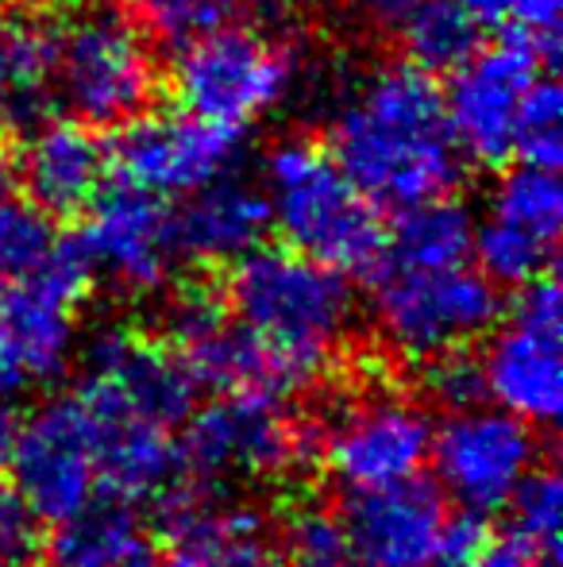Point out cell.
I'll use <instances>...</instances> for the list:
<instances>
[{
	"instance_id": "obj_30",
	"label": "cell",
	"mask_w": 563,
	"mask_h": 567,
	"mask_svg": "<svg viewBox=\"0 0 563 567\" xmlns=\"http://www.w3.org/2000/svg\"><path fill=\"white\" fill-rule=\"evenodd\" d=\"M54 247V225L35 202L15 197L12 189L0 194V282L35 270Z\"/></svg>"
},
{
	"instance_id": "obj_29",
	"label": "cell",
	"mask_w": 563,
	"mask_h": 567,
	"mask_svg": "<svg viewBox=\"0 0 563 567\" xmlns=\"http://www.w3.org/2000/svg\"><path fill=\"white\" fill-rule=\"evenodd\" d=\"M285 567H352L344 517L324 502H298L282 522Z\"/></svg>"
},
{
	"instance_id": "obj_40",
	"label": "cell",
	"mask_w": 563,
	"mask_h": 567,
	"mask_svg": "<svg viewBox=\"0 0 563 567\" xmlns=\"http://www.w3.org/2000/svg\"><path fill=\"white\" fill-rule=\"evenodd\" d=\"M12 178H15V166H12V158L0 151V194H8L12 189Z\"/></svg>"
},
{
	"instance_id": "obj_4",
	"label": "cell",
	"mask_w": 563,
	"mask_h": 567,
	"mask_svg": "<svg viewBox=\"0 0 563 567\" xmlns=\"http://www.w3.org/2000/svg\"><path fill=\"white\" fill-rule=\"evenodd\" d=\"M46 90L90 127H121L147 113L158 70L143 28L113 4L74 8L51 28Z\"/></svg>"
},
{
	"instance_id": "obj_20",
	"label": "cell",
	"mask_w": 563,
	"mask_h": 567,
	"mask_svg": "<svg viewBox=\"0 0 563 567\" xmlns=\"http://www.w3.org/2000/svg\"><path fill=\"white\" fill-rule=\"evenodd\" d=\"M340 517L352 567H428L448 525V502L440 486L414 475L352 494Z\"/></svg>"
},
{
	"instance_id": "obj_8",
	"label": "cell",
	"mask_w": 563,
	"mask_h": 567,
	"mask_svg": "<svg viewBox=\"0 0 563 567\" xmlns=\"http://www.w3.org/2000/svg\"><path fill=\"white\" fill-rule=\"evenodd\" d=\"M186 421L178 441L181 471L209 486L225 478H282L316 444L285 413V398L271 394H225Z\"/></svg>"
},
{
	"instance_id": "obj_38",
	"label": "cell",
	"mask_w": 563,
	"mask_h": 567,
	"mask_svg": "<svg viewBox=\"0 0 563 567\" xmlns=\"http://www.w3.org/2000/svg\"><path fill=\"white\" fill-rule=\"evenodd\" d=\"M421 4L425 0H359V8L371 16V20L383 23V28H394V31H398Z\"/></svg>"
},
{
	"instance_id": "obj_35",
	"label": "cell",
	"mask_w": 563,
	"mask_h": 567,
	"mask_svg": "<svg viewBox=\"0 0 563 567\" xmlns=\"http://www.w3.org/2000/svg\"><path fill=\"white\" fill-rule=\"evenodd\" d=\"M39 548H43L39 517L15 494V486H0V567L31 564L39 556Z\"/></svg>"
},
{
	"instance_id": "obj_26",
	"label": "cell",
	"mask_w": 563,
	"mask_h": 567,
	"mask_svg": "<svg viewBox=\"0 0 563 567\" xmlns=\"http://www.w3.org/2000/svg\"><path fill=\"white\" fill-rule=\"evenodd\" d=\"M487 23L475 16L467 0H425L398 28L409 62L425 70H451L467 51L479 47V31Z\"/></svg>"
},
{
	"instance_id": "obj_42",
	"label": "cell",
	"mask_w": 563,
	"mask_h": 567,
	"mask_svg": "<svg viewBox=\"0 0 563 567\" xmlns=\"http://www.w3.org/2000/svg\"><path fill=\"white\" fill-rule=\"evenodd\" d=\"M0 4H28V0H0Z\"/></svg>"
},
{
	"instance_id": "obj_32",
	"label": "cell",
	"mask_w": 563,
	"mask_h": 567,
	"mask_svg": "<svg viewBox=\"0 0 563 567\" xmlns=\"http://www.w3.org/2000/svg\"><path fill=\"white\" fill-rule=\"evenodd\" d=\"M513 155H521V163L533 166H560L563 155V97L560 85L552 78H536L529 90L525 105H521L518 120V140H513Z\"/></svg>"
},
{
	"instance_id": "obj_5",
	"label": "cell",
	"mask_w": 563,
	"mask_h": 567,
	"mask_svg": "<svg viewBox=\"0 0 563 567\" xmlns=\"http://www.w3.org/2000/svg\"><path fill=\"white\" fill-rule=\"evenodd\" d=\"M85 282L90 267L70 244H59L28 275L0 282V398L15 402L66 379Z\"/></svg>"
},
{
	"instance_id": "obj_1",
	"label": "cell",
	"mask_w": 563,
	"mask_h": 567,
	"mask_svg": "<svg viewBox=\"0 0 563 567\" xmlns=\"http://www.w3.org/2000/svg\"><path fill=\"white\" fill-rule=\"evenodd\" d=\"M332 158L383 209L448 197L463 171L440 85L417 62H386L332 109Z\"/></svg>"
},
{
	"instance_id": "obj_28",
	"label": "cell",
	"mask_w": 563,
	"mask_h": 567,
	"mask_svg": "<svg viewBox=\"0 0 563 567\" xmlns=\"http://www.w3.org/2000/svg\"><path fill=\"white\" fill-rule=\"evenodd\" d=\"M51 28L15 23L0 16V127H8L46 90Z\"/></svg>"
},
{
	"instance_id": "obj_24",
	"label": "cell",
	"mask_w": 563,
	"mask_h": 567,
	"mask_svg": "<svg viewBox=\"0 0 563 567\" xmlns=\"http://www.w3.org/2000/svg\"><path fill=\"white\" fill-rule=\"evenodd\" d=\"M39 553L46 567H124L143 553V522L128 498L101 491L54 522L51 540Z\"/></svg>"
},
{
	"instance_id": "obj_18",
	"label": "cell",
	"mask_w": 563,
	"mask_h": 567,
	"mask_svg": "<svg viewBox=\"0 0 563 567\" xmlns=\"http://www.w3.org/2000/svg\"><path fill=\"white\" fill-rule=\"evenodd\" d=\"M90 275L97 270L108 286L124 293H155L170 282L174 262L181 259L174 244V217L163 202L121 186L113 194L101 189L90 202V220L77 239Z\"/></svg>"
},
{
	"instance_id": "obj_6",
	"label": "cell",
	"mask_w": 563,
	"mask_h": 567,
	"mask_svg": "<svg viewBox=\"0 0 563 567\" xmlns=\"http://www.w3.org/2000/svg\"><path fill=\"white\" fill-rule=\"evenodd\" d=\"M375 329L394 355L428 363L471 348L502 317V293L479 267H378Z\"/></svg>"
},
{
	"instance_id": "obj_11",
	"label": "cell",
	"mask_w": 563,
	"mask_h": 567,
	"mask_svg": "<svg viewBox=\"0 0 563 567\" xmlns=\"http://www.w3.org/2000/svg\"><path fill=\"white\" fill-rule=\"evenodd\" d=\"M502 321V317H498ZM482 355L487 398L529 425H556L563 405V293L549 275L521 286L510 317Z\"/></svg>"
},
{
	"instance_id": "obj_34",
	"label": "cell",
	"mask_w": 563,
	"mask_h": 567,
	"mask_svg": "<svg viewBox=\"0 0 563 567\" xmlns=\"http://www.w3.org/2000/svg\"><path fill=\"white\" fill-rule=\"evenodd\" d=\"M482 23H505L518 39L552 54L563 0H467Z\"/></svg>"
},
{
	"instance_id": "obj_7",
	"label": "cell",
	"mask_w": 563,
	"mask_h": 567,
	"mask_svg": "<svg viewBox=\"0 0 563 567\" xmlns=\"http://www.w3.org/2000/svg\"><path fill=\"white\" fill-rule=\"evenodd\" d=\"M298 62L279 39L243 23L181 47L170 70L178 109L205 124L243 132L290 97Z\"/></svg>"
},
{
	"instance_id": "obj_12",
	"label": "cell",
	"mask_w": 563,
	"mask_h": 567,
	"mask_svg": "<svg viewBox=\"0 0 563 567\" xmlns=\"http://www.w3.org/2000/svg\"><path fill=\"white\" fill-rule=\"evenodd\" d=\"M432 449V421L421 402L394 390L347 398L321 433L329 475L347 494L378 491L421 475Z\"/></svg>"
},
{
	"instance_id": "obj_16",
	"label": "cell",
	"mask_w": 563,
	"mask_h": 567,
	"mask_svg": "<svg viewBox=\"0 0 563 567\" xmlns=\"http://www.w3.org/2000/svg\"><path fill=\"white\" fill-rule=\"evenodd\" d=\"M240 163V132L205 124L189 113H139L121 124L108 171L121 174V186L150 194L158 202L186 197L197 186L232 174Z\"/></svg>"
},
{
	"instance_id": "obj_2",
	"label": "cell",
	"mask_w": 563,
	"mask_h": 567,
	"mask_svg": "<svg viewBox=\"0 0 563 567\" xmlns=\"http://www.w3.org/2000/svg\"><path fill=\"white\" fill-rule=\"evenodd\" d=\"M232 317L309 382L321 379L355 321V293L336 267L309 259L293 247H263L232 262L225 286Z\"/></svg>"
},
{
	"instance_id": "obj_25",
	"label": "cell",
	"mask_w": 563,
	"mask_h": 567,
	"mask_svg": "<svg viewBox=\"0 0 563 567\" xmlns=\"http://www.w3.org/2000/svg\"><path fill=\"white\" fill-rule=\"evenodd\" d=\"M475 217L451 197L402 209L398 225L383 236V255L375 267H456L471 259Z\"/></svg>"
},
{
	"instance_id": "obj_31",
	"label": "cell",
	"mask_w": 563,
	"mask_h": 567,
	"mask_svg": "<svg viewBox=\"0 0 563 567\" xmlns=\"http://www.w3.org/2000/svg\"><path fill=\"white\" fill-rule=\"evenodd\" d=\"M513 509V533L521 540H529L533 548H541L544 556L560 560V522H563V483L560 471L549 463H536L521 486L513 491L510 506Z\"/></svg>"
},
{
	"instance_id": "obj_15",
	"label": "cell",
	"mask_w": 563,
	"mask_h": 567,
	"mask_svg": "<svg viewBox=\"0 0 563 567\" xmlns=\"http://www.w3.org/2000/svg\"><path fill=\"white\" fill-rule=\"evenodd\" d=\"M563 228V189L552 166L521 163L490 186L471 225V255L494 286L544 278Z\"/></svg>"
},
{
	"instance_id": "obj_9",
	"label": "cell",
	"mask_w": 563,
	"mask_h": 567,
	"mask_svg": "<svg viewBox=\"0 0 563 567\" xmlns=\"http://www.w3.org/2000/svg\"><path fill=\"white\" fill-rule=\"evenodd\" d=\"M197 379L170 343L143 340L108 324L82 348L77 402L90 417H143L150 425L178 429L197 405Z\"/></svg>"
},
{
	"instance_id": "obj_13",
	"label": "cell",
	"mask_w": 563,
	"mask_h": 567,
	"mask_svg": "<svg viewBox=\"0 0 563 567\" xmlns=\"http://www.w3.org/2000/svg\"><path fill=\"white\" fill-rule=\"evenodd\" d=\"M166 337L170 348L186 359L194 371L197 386H209L217 394H271L290 398L309 379L267 348L259 337H251L232 313H228L225 298L212 290L189 286L166 306Z\"/></svg>"
},
{
	"instance_id": "obj_39",
	"label": "cell",
	"mask_w": 563,
	"mask_h": 567,
	"mask_svg": "<svg viewBox=\"0 0 563 567\" xmlns=\"http://www.w3.org/2000/svg\"><path fill=\"white\" fill-rule=\"evenodd\" d=\"M20 410H15V402H8V398H0V478L8 475V467H12V452H15V436H20Z\"/></svg>"
},
{
	"instance_id": "obj_3",
	"label": "cell",
	"mask_w": 563,
	"mask_h": 567,
	"mask_svg": "<svg viewBox=\"0 0 563 567\" xmlns=\"http://www.w3.org/2000/svg\"><path fill=\"white\" fill-rule=\"evenodd\" d=\"M263 197L271 228L293 251L336 267L340 275L371 270L383 255L378 205L344 174L329 147L285 140L263 163Z\"/></svg>"
},
{
	"instance_id": "obj_41",
	"label": "cell",
	"mask_w": 563,
	"mask_h": 567,
	"mask_svg": "<svg viewBox=\"0 0 563 567\" xmlns=\"http://www.w3.org/2000/svg\"><path fill=\"white\" fill-rule=\"evenodd\" d=\"M124 567H166L163 560H150V556H136V560H128V564H124Z\"/></svg>"
},
{
	"instance_id": "obj_21",
	"label": "cell",
	"mask_w": 563,
	"mask_h": 567,
	"mask_svg": "<svg viewBox=\"0 0 563 567\" xmlns=\"http://www.w3.org/2000/svg\"><path fill=\"white\" fill-rule=\"evenodd\" d=\"M12 166L28 202L46 217H77L105 189L108 151L82 120H43L28 132Z\"/></svg>"
},
{
	"instance_id": "obj_19",
	"label": "cell",
	"mask_w": 563,
	"mask_h": 567,
	"mask_svg": "<svg viewBox=\"0 0 563 567\" xmlns=\"http://www.w3.org/2000/svg\"><path fill=\"white\" fill-rule=\"evenodd\" d=\"M158 514L170 545L166 567H285L263 517L225 502L209 483H170L158 494Z\"/></svg>"
},
{
	"instance_id": "obj_37",
	"label": "cell",
	"mask_w": 563,
	"mask_h": 567,
	"mask_svg": "<svg viewBox=\"0 0 563 567\" xmlns=\"http://www.w3.org/2000/svg\"><path fill=\"white\" fill-rule=\"evenodd\" d=\"M475 567H560V560L556 556H544L541 548L521 540L518 533H510L502 540H487Z\"/></svg>"
},
{
	"instance_id": "obj_22",
	"label": "cell",
	"mask_w": 563,
	"mask_h": 567,
	"mask_svg": "<svg viewBox=\"0 0 563 567\" xmlns=\"http://www.w3.org/2000/svg\"><path fill=\"white\" fill-rule=\"evenodd\" d=\"M170 217L178 255L201 267H232L236 259L256 251L271 231L263 189L236 178V171L186 194L181 209Z\"/></svg>"
},
{
	"instance_id": "obj_23",
	"label": "cell",
	"mask_w": 563,
	"mask_h": 567,
	"mask_svg": "<svg viewBox=\"0 0 563 567\" xmlns=\"http://www.w3.org/2000/svg\"><path fill=\"white\" fill-rule=\"evenodd\" d=\"M97 433V475L116 498H158L181 475L174 429L143 417H90Z\"/></svg>"
},
{
	"instance_id": "obj_36",
	"label": "cell",
	"mask_w": 563,
	"mask_h": 567,
	"mask_svg": "<svg viewBox=\"0 0 563 567\" xmlns=\"http://www.w3.org/2000/svg\"><path fill=\"white\" fill-rule=\"evenodd\" d=\"M487 545V533H482V517L475 514H448V525H444L440 548H436L432 564L428 567H475L479 564V553Z\"/></svg>"
},
{
	"instance_id": "obj_10",
	"label": "cell",
	"mask_w": 563,
	"mask_h": 567,
	"mask_svg": "<svg viewBox=\"0 0 563 567\" xmlns=\"http://www.w3.org/2000/svg\"><path fill=\"white\" fill-rule=\"evenodd\" d=\"M428 460L444 498L467 514L487 517L510 506L521 478L541 463V441L529 421L482 402L448 413V421L432 429Z\"/></svg>"
},
{
	"instance_id": "obj_27",
	"label": "cell",
	"mask_w": 563,
	"mask_h": 567,
	"mask_svg": "<svg viewBox=\"0 0 563 567\" xmlns=\"http://www.w3.org/2000/svg\"><path fill=\"white\" fill-rule=\"evenodd\" d=\"M251 8L256 0H132V20L155 43L181 51L197 39L243 23Z\"/></svg>"
},
{
	"instance_id": "obj_33",
	"label": "cell",
	"mask_w": 563,
	"mask_h": 567,
	"mask_svg": "<svg viewBox=\"0 0 563 567\" xmlns=\"http://www.w3.org/2000/svg\"><path fill=\"white\" fill-rule=\"evenodd\" d=\"M425 394L432 405L456 413L487 402V379H482V359L467 355V348L444 351L425 363Z\"/></svg>"
},
{
	"instance_id": "obj_17",
	"label": "cell",
	"mask_w": 563,
	"mask_h": 567,
	"mask_svg": "<svg viewBox=\"0 0 563 567\" xmlns=\"http://www.w3.org/2000/svg\"><path fill=\"white\" fill-rule=\"evenodd\" d=\"M8 475L31 514L51 525L97 494V433L77 394L51 398L20 421Z\"/></svg>"
},
{
	"instance_id": "obj_14",
	"label": "cell",
	"mask_w": 563,
	"mask_h": 567,
	"mask_svg": "<svg viewBox=\"0 0 563 567\" xmlns=\"http://www.w3.org/2000/svg\"><path fill=\"white\" fill-rule=\"evenodd\" d=\"M541 59L544 51L510 35L494 47H475L451 66L448 90L440 93L459 155L482 166L513 155L521 105L541 78Z\"/></svg>"
}]
</instances>
